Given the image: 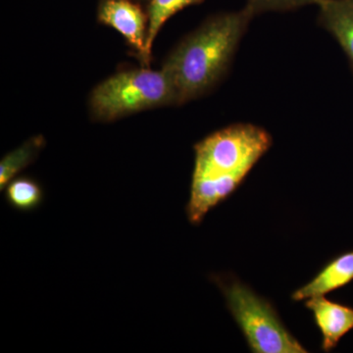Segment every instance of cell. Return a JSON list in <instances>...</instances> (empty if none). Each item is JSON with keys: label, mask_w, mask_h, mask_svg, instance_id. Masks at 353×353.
Segmentation results:
<instances>
[{"label": "cell", "mask_w": 353, "mask_h": 353, "mask_svg": "<svg viewBox=\"0 0 353 353\" xmlns=\"http://www.w3.org/2000/svg\"><path fill=\"white\" fill-rule=\"evenodd\" d=\"M7 203L21 212H32L43 204L44 192L39 183L29 176L13 179L6 187Z\"/></svg>", "instance_id": "30bf717a"}, {"label": "cell", "mask_w": 353, "mask_h": 353, "mask_svg": "<svg viewBox=\"0 0 353 353\" xmlns=\"http://www.w3.org/2000/svg\"><path fill=\"white\" fill-rule=\"evenodd\" d=\"M204 0H148V30L146 39V53L152 55V48L158 32L165 23L175 14L187 7L201 4Z\"/></svg>", "instance_id": "8fae6325"}, {"label": "cell", "mask_w": 353, "mask_h": 353, "mask_svg": "<svg viewBox=\"0 0 353 353\" xmlns=\"http://www.w3.org/2000/svg\"><path fill=\"white\" fill-rule=\"evenodd\" d=\"M353 281V250L343 253L330 261L312 281L292 294V301H301L325 296Z\"/></svg>", "instance_id": "ba28073f"}, {"label": "cell", "mask_w": 353, "mask_h": 353, "mask_svg": "<svg viewBox=\"0 0 353 353\" xmlns=\"http://www.w3.org/2000/svg\"><path fill=\"white\" fill-rule=\"evenodd\" d=\"M305 307L313 313L316 325L321 332L322 350L330 352L341 339L353 330V308L327 299L325 296L306 299Z\"/></svg>", "instance_id": "8992f818"}, {"label": "cell", "mask_w": 353, "mask_h": 353, "mask_svg": "<svg viewBox=\"0 0 353 353\" xmlns=\"http://www.w3.org/2000/svg\"><path fill=\"white\" fill-rule=\"evenodd\" d=\"M272 143L266 130L250 123L230 125L196 143L185 206L190 224H201L209 211L231 196Z\"/></svg>", "instance_id": "6da1fadb"}, {"label": "cell", "mask_w": 353, "mask_h": 353, "mask_svg": "<svg viewBox=\"0 0 353 353\" xmlns=\"http://www.w3.org/2000/svg\"><path fill=\"white\" fill-rule=\"evenodd\" d=\"M317 0H246L245 6L254 16L266 12H288L301 7L315 6Z\"/></svg>", "instance_id": "7c38bea8"}, {"label": "cell", "mask_w": 353, "mask_h": 353, "mask_svg": "<svg viewBox=\"0 0 353 353\" xmlns=\"http://www.w3.org/2000/svg\"><path fill=\"white\" fill-rule=\"evenodd\" d=\"M253 17L246 6L215 14L176 44L162 67L175 88L176 105L208 94L224 80Z\"/></svg>", "instance_id": "7a4b0ae2"}, {"label": "cell", "mask_w": 353, "mask_h": 353, "mask_svg": "<svg viewBox=\"0 0 353 353\" xmlns=\"http://www.w3.org/2000/svg\"><path fill=\"white\" fill-rule=\"evenodd\" d=\"M167 105H176V97L170 77L163 69L119 72L97 85L90 97L92 118L101 122Z\"/></svg>", "instance_id": "277c9868"}, {"label": "cell", "mask_w": 353, "mask_h": 353, "mask_svg": "<svg viewBox=\"0 0 353 353\" xmlns=\"http://www.w3.org/2000/svg\"><path fill=\"white\" fill-rule=\"evenodd\" d=\"M315 6L318 24L340 44L353 72V0H317Z\"/></svg>", "instance_id": "52a82bcc"}, {"label": "cell", "mask_w": 353, "mask_h": 353, "mask_svg": "<svg viewBox=\"0 0 353 353\" xmlns=\"http://www.w3.org/2000/svg\"><path fill=\"white\" fill-rule=\"evenodd\" d=\"M46 145L43 136L32 137L13 152L7 153L0 162V189L16 178L21 171L31 165Z\"/></svg>", "instance_id": "9c48e42d"}, {"label": "cell", "mask_w": 353, "mask_h": 353, "mask_svg": "<svg viewBox=\"0 0 353 353\" xmlns=\"http://www.w3.org/2000/svg\"><path fill=\"white\" fill-rule=\"evenodd\" d=\"M97 20L119 32L128 43L139 53L143 64H150L146 53L148 16L132 0H101Z\"/></svg>", "instance_id": "5b68a950"}, {"label": "cell", "mask_w": 353, "mask_h": 353, "mask_svg": "<svg viewBox=\"0 0 353 353\" xmlns=\"http://www.w3.org/2000/svg\"><path fill=\"white\" fill-rule=\"evenodd\" d=\"M227 307L240 327L250 352L306 353L307 350L290 333L273 305L233 276L212 275Z\"/></svg>", "instance_id": "3957f363"}]
</instances>
